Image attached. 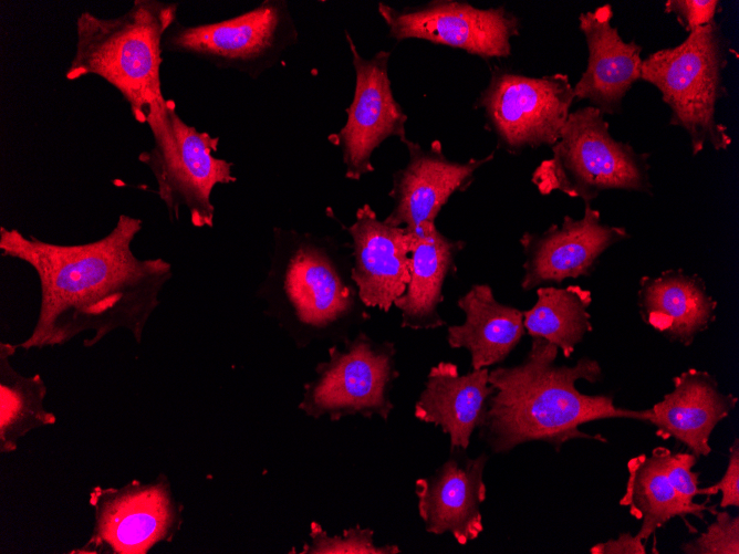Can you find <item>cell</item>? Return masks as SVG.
Segmentation results:
<instances>
[{
    "label": "cell",
    "instance_id": "cell-1",
    "mask_svg": "<svg viewBox=\"0 0 739 554\" xmlns=\"http://www.w3.org/2000/svg\"><path fill=\"white\" fill-rule=\"evenodd\" d=\"M142 228V219L122 213L101 239L58 244L1 226V254L29 264L40 282L37 323L17 346H58L93 332L83 343L90 348L117 328L140 343L159 293L173 276L168 261L134 254L132 242Z\"/></svg>",
    "mask_w": 739,
    "mask_h": 554
},
{
    "label": "cell",
    "instance_id": "cell-2",
    "mask_svg": "<svg viewBox=\"0 0 739 554\" xmlns=\"http://www.w3.org/2000/svg\"><path fill=\"white\" fill-rule=\"evenodd\" d=\"M559 348L541 337L531 341L521 363L489 370L495 391L479 429V438L495 454L517 446L543 441L556 451L573 439H597L580 430L584 424L610 418L648 422L652 410H633L614 405L610 395H586L577 380L596 383L602 367L596 359L581 357L572 365H556Z\"/></svg>",
    "mask_w": 739,
    "mask_h": 554
},
{
    "label": "cell",
    "instance_id": "cell-3",
    "mask_svg": "<svg viewBox=\"0 0 739 554\" xmlns=\"http://www.w3.org/2000/svg\"><path fill=\"white\" fill-rule=\"evenodd\" d=\"M351 268L350 255L331 237L274 227L270 264L257 296L298 346L344 342L371 318Z\"/></svg>",
    "mask_w": 739,
    "mask_h": 554
},
{
    "label": "cell",
    "instance_id": "cell-4",
    "mask_svg": "<svg viewBox=\"0 0 739 554\" xmlns=\"http://www.w3.org/2000/svg\"><path fill=\"white\" fill-rule=\"evenodd\" d=\"M177 2L135 0L116 18L82 12L75 22V52L65 79H103L123 96L134 119L146 124L149 105L163 95L162 41L177 20Z\"/></svg>",
    "mask_w": 739,
    "mask_h": 554
},
{
    "label": "cell",
    "instance_id": "cell-5",
    "mask_svg": "<svg viewBox=\"0 0 739 554\" xmlns=\"http://www.w3.org/2000/svg\"><path fill=\"white\" fill-rule=\"evenodd\" d=\"M728 43L712 21L688 33L676 46L650 53L643 60L641 80L654 85L670 111L669 124L686 132L693 155L707 145L726 150L732 143L726 125L717 119V104L727 95L724 73Z\"/></svg>",
    "mask_w": 739,
    "mask_h": 554
},
{
    "label": "cell",
    "instance_id": "cell-6",
    "mask_svg": "<svg viewBox=\"0 0 739 554\" xmlns=\"http://www.w3.org/2000/svg\"><path fill=\"white\" fill-rule=\"evenodd\" d=\"M552 156L531 175L541 195L560 191L584 203L612 189L653 195L649 155L615 139L604 114L591 105L571 112Z\"/></svg>",
    "mask_w": 739,
    "mask_h": 554
},
{
    "label": "cell",
    "instance_id": "cell-7",
    "mask_svg": "<svg viewBox=\"0 0 739 554\" xmlns=\"http://www.w3.org/2000/svg\"><path fill=\"white\" fill-rule=\"evenodd\" d=\"M146 124L154 145L140 153L138 160L152 171L170 221L179 219L184 207L194 227L212 228L214 188L237 181L233 164L214 156L220 138L185 123L176 103L164 95L149 105Z\"/></svg>",
    "mask_w": 739,
    "mask_h": 554
},
{
    "label": "cell",
    "instance_id": "cell-8",
    "mask_svg": "<svg viewBox=\"0 0 739 554\" xmlns=\"http://www.w3.org/2000/svg\"><path fill=\"white\" fill-rule=\"evenodd\" d=\"M299 42V31L284 0H264L232 18L195 25L177 20L163 36V51L204 60L258 79Z\"/></svg>",
    "mask_w": 739,
    "mask_h": 554
},
{
    "label": "cell",
    "instance_id": "cell-9",
    "mask_svg": "<svg viewBox=\"0 0 739 554\" xmlns=\"http://www.w3.org/2000/svg\"><path fill=\"white\" fill-rule=\"evenodd\" d=\"M393 342H376L364 332L343 346L329 348V360L315 367V378L304 385L299 407L309 416L339 420L351 415L387 420L394 405L389 393L399 372Z\"/></svg>",
    "mask_w": 739,
    "mask_h": 554
},
{
    "label": "cell",
    "instance_id": "cell-10",
    "mask_svg": "<svg viewBox=\"0 0 739 554\" xmlns=\"http://www.w3.org/2000/svg\"><path fill=\"white\" fill-rule=\"evenodd\" d=\"M575 100L566 74L531 77L506 70L492 72L477 106L499 145L511 154L553 146Z\"/></svg>",
    "mask_w": 739,
    "mask_h": 554
},
{
    "label": "cell",
    "instance_id": "cell-11",
    "mask_svg": "<svg viewBox=\"0 0 739 554\" xmlns=\"http://www.w3.org/2000/svg\"><path fill=\"white\" fill-rule=\"evenodd\" d=\"M89 503L94 511L91 536L71 553L146 554L160 542H171L183 523V506L163 473L149 483L94 487Z\"/></svg>",
    "mask_w": 739,
    "mask_h": 554
},
{
    "label": "cell",
    "instance_id": "cell-12",
    "mask_svg": "<svg viewBox=\"0 0 739 554\" xmlns=\"http://www.w3.org/2000/svg\"><path fill=\"white\" fill-rule=\"evenodd\" d=\"M378 14L397 42L420 39L464 50L482 59L508 58L520 21L504 7L479 9L468 2L435 0L396 9L384 2Z\"/></svg>",
    "mask_w": 739,
    "mask_h": 554
},
{
    "label": "cell",
    "instance_id": "cell-13",
    "mask_svg": "<svg viewBox=\"0 0 739 554\" xmlns=\"http://www.w3.org/2000/svg\"><path fill=\"white\" fill-rule=\"evenodd\" d=\"M345 38L355 71V88L346 108V123L337 133L331 134L329 140L341 148L345 177L357 181L374 171L372 156L384 140L407 138V115L392 91L391 52L382 50L366 59L346 30Z\"/></svg>",
    "mask_w": 739,
    "mask_h": 554
},
{
    "label": "cell",
    "instance_id": "cell-14",
    "mask_svg": "<svg viewBox=\"0 0 739 554\" xmlns=\"http://www.w3.org/2000/svg\"><path fill=\"white\" fill-rule=\"evenodd\" d=\"M402 143L409 159L404 168L393 174L388 192L393 208L383 220L412 232L433 228L449 198L466 190L473 181L476 170L495 158L491 153L483 158L460 163L446 157L439 140L433 142L428 148L408 138Z\"/></svg>",
    "mask_w": 739,
    "mask_h": 554
},
{
    "label": "cell",
    "instance_id": "cell-15",
    "mask_svg": "<svg viewBox=\"0 0 739 554\" xmlns=\"http://www.w3.org/2000/svg\"><path fill=\"white\" fill-rule=\"evenodd\" d=\"M627 238L625 228L603 223L591 203L580 219L564 216L543 232H524L519 240L525 257L521 289L589 276L603 252Z\"/></svg>",
    "mask_w": 739,
    "mask_h": 554
},
{
    "label": "cell",
    "instance_id": "cell-16",
    "mask_svg": "<svg viewBox=\"0 0 739 554\" xmlns=\"http://www.w3.org/2000/svg\"><path fill=\"white\" fill-rule=\"evenodd\" d=\"M466 451L450 449L441 466L415 482L418 513L426 532L449 533L460 545L476 540L483 531L481 504L487 496L483 472L489 456L482 452L470 458Z\"/></svg>",
    "mask_w": 739,
    "mask_h": 554
},
{
    "label": "cell",
    "instance_id": "cell-17",
    "mask_svg": "<svg viewBox=\"0 0 739 554\" xmlns=\"http://www.w3.org/2000/svg\"><path fill=\"white\" fill-rule=\"evenodd\" d=\"M351 241V278L367 307L388 312L409 282L410 233L379 220L365 203L351 226H343Z\"/></svg>",
    "mask_w": 739,
    "mask_h": 554
},
{
    "label": "cell",
    "instance_id": "cell-18",
    "mask_svg": "<svg viewBox=\"0 0 739 554\" xmlns=\"http://www.w3.org/2000/svg\"><path fill=\"white\" fill-rule=\"evenodd\" d=\"M611 4L597 7L579 15L589 58L585 71L573 86L575 100H587L604 115L620 112L622 101L633 84L641 80L642 46L626 42L611 21Z\"/></svg>",
    "mask_w": 739,
    "mask_h": 554
},
{
    "label": "cell",
    "instance_id": "cell-19",
    "mask_svg": "<svg viewBox=\"0 0 739 554\" xmlns=\"http://www.w3.org/2000/svg\"><path fill=\"white\" fill-rule=\"evenodd\" d=\"M737 403L735 395L719 389L708 372L689 368L673 378V389L650 408L648 422L662 439H675L697 458L708 456L711 432Z\"/></svg>",
    "mask_w": 739,
    "mask_h": 554
},
{
    "label": "cell",
    "instance_id": "cell-20",
    "mask_svg": "<svg viewBox=\"0 0 739 554\" xmlns=\"http://www.w3.org/2000/svg\"><path fill=\"white\" fill-rule=\"evenodd\" d=\"M493 391L488 368L461 375L456 364L439 362L427 374L414 416L419 421L439 427L449 437L450 449L467 450L473 431L483 420Z\"/></svg>",
    "mask_w": 739,
    "mask_h": 554
},
{
    "label": "cell",
    "instance_id": "cell-21",
    "mask_svg": "<svg viewBox=\"0 0 739 554\" xmlns=\"http://www.w3.org/2000/svg\"><path fill=\"white\" fill-rule=\"evenodd\" d=\"M638 305L643 321L669 341L685 346L716 318L717 302L698 275L666 270L639 281Z\"/></svg>",
    "mask_w": 739,
    "mask_h": 554
},
{
    "label": "cell",
    "instance_id": "cell-22",
    "mask_svg": "<svg viewBox=\"0 0 739 554\" xmlns=\"http://www.w3.org/2000/svg\"><path fill=\"white\" fill-rule=\"evenodd\" d=\"M408 232L410 278L394 305L402 312V327L435 330L446 325L439 314V305L444 301L443 288L446 279L457 272L456 259L466 242L446 237L436 226L421 232Z\"/></svg>",
    "mask_w": 739,
    "mask_h": 554
},
{
    "label": "cell",
    "instance_id": "cell-23",
    "mask_svg": "<svg viewBox=\"0 0 739 554\" xmlns=\"http://www.w3.org/2000/svg\"><path fill=\"white\" fill-rule=\"evenodd\" d=\"M457 306L465 321L450 325L446 339L451 348L470 353L472 369L502 363L525 333L523 311L497 301L488 284H473Z\"/></svg>",
    "mask_w": 739,
    "mask_h": 554
},
{
    "label": "cell",
    "instance_id": "cell-24",
    "mask_svg": "<svg viewBox=\"0 0 739 554\" xmlns=\"http://www.w3.org/2000/svg\"><path fill=\"white\" fill-rule=\"evenodd\" d=\"M669 449L655 448L650 456L642 453L627 463L628 477L620 504L642 522L637 535L645 542L657 529L677 516L695 515L704 520V513L715 514V506L697 503L681 496L670 484L665 472V459Z\"/></svg>",
    "mask_w": 739,
    "mask_h": 554
},
{
    "label": "cell",
    "instance_id": "cell-25",
    "mask_svg": "<svg viewBox=\"0 0 739 554\" xmlns=\"http://www.w3.org/2000/svg\"><path fill=\"white\" fill-rule=\"evenodd\" d=\"M17 344L0 343V452L17 450L18 441L33 429L52 426L53 412L44 407L46 386L39 374L24 376L11 365Z\"/></svg>",
    "mask_w": 739,
    "mask_h": 554
},
{
    "label": "cell",
    "instance_id": "cell-26",
    "mask_svg": "<svg viewBox=\"0 0 739 554\" xmlns=\"http://www.w3.org/2000/svg\"><path fill=\"white\" fill-rule=\"evenodd\" d=\"M592 294L580 285L537 288V302L523 311V325L531 338L541 337L570 358L584 336L592 332L587 311Z\"/></svg>",
    "mask_w": 739,
    "mask_h": 554
},
{
    "label": "cell",
    "instance_id": "cell-27",
    "mask_svg": "<svg viewBox=\"0 0 739 554\" xmlns=\"http://www.w3.org/2000/svg\"><path fill=\"white\" fill-rule=\"evenodd\" d=\"M374 532L360 525L350 527L343 535L329 536L318 523L311 524L312 544L301 553L325 554H397L402 551L397 545L377 546L373 541Z\"/></svg>",
    "mask_w": 739,
    "mask_h": 554
},
{
    "label": "cell",
    "instance_id": "cell-28",
    "mask_svg": "<svg viewBox=\"0 0 739 554\" xmlns=\"http://www.w3.org/2000/svg\"><path fill=\"white\" fill-rule=\"evenodd\" d=\"M715 521L694 540L684 543L685 554H739V518L716 511Z\"/></svg>",
    "mask_w": 739,
    "mask_h": 554
},
{
    "label": "cell",
    "instance_id": "cell-29",
    "mask_svg": "<svg viewBox=\"0 0 739 554\" xmlns=\"http://www.w3.org/2000/svg\"><path fill=\"white\" fill-rule=\"evenodd\" d=\"M697 457L691 452H672L665 459V472L674 489L685 499L693 501L701 495L698 473L693 468Z\"/></svg>",
    "mask_w": 739,
    "mask_h": 554
},
{
    "label": "cell",
    "instance_id": "cell-30",
    "mask_svg": "<svg viewBox=\"0 0 739 554\" xmlns=\"http://www.w3.org/2000/svg\"><path fill=\"white\" fill-rule=\"evenodd\" d=\"M719 4L718 0H667L664 10L675 14L681 27L690 33L715 21Z\"/></svg>",
    "mask_w": 739,
    "mask_h": 554
},
{
    "label": "cell",
    "instance_id": "cell-31",
    "mask_svg": "<svg viewBox=\"0 0 739 554\" xmlns=\"http://www.w3.org/2000/svg\"><path fill=\"white\" fill-rule=\"evenodd\" d=\"M721 493L719 506L722 509L739 508V440L736 438L729 448V460L727 468L715 484L701 488V495H716Z\"/></svg>",
    "mask_w": 739,
    "mask_h": 554
},
{
    "label": "cell",
    "instance_id": "cell-32",
    "mask_svg": "<svg viewBox=\"0 0 739 554\" xmlns=\"http://www.w3.org/2000/svg\"><path fill=\"white\" fill-rule=\"evenodd\" d=\"M591 554H646L645 542L636 534L622 533L617 539L597 543L590 548Z\"/></svg>",
    "mask_w": 739,
    "mask_h": 554
}]
</instances>
